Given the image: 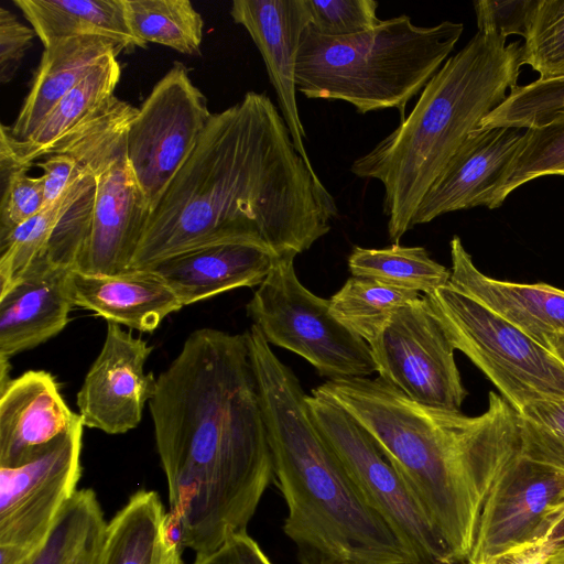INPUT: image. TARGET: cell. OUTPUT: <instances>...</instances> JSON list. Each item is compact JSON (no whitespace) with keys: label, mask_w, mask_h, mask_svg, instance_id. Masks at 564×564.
<instances>
[{"label":"cell","mask_w":564,"mask_h":564,"mask_svg":"<svg viewBox=\"0 0 564 564\" xmlns=\"http://www.w3.org/2000/svg\"><path fill=\"white\" fill-rule=\"evenodd\" d=\"M43 45L66 37L99 36L123 51L147 45L132 33L123 0H13Z\"/></svg>","instance_id":"cb8c5ba5"},{"label":"cell","mask_w":564,"mask_h":564,"mask_svg":"<svg viewBox=\"0 0 564 564\" xmlns=\"http://www.w3.org/2000/svg\"><path fill=\"white\" fill-rule=\"evenodd\" d=\"M165 512L156 491L131 495L106 523L98 564H184L164 541Z\"/></svg>","instance_id":"d4e9b609"},{"label":"cell","mask_w":564,"mask_h":564,"mask_svg":"<svg viewBox=\"0 0 564 564\" xmlns=\"http://www.w3.org/2000/svg\"><path fill=\"white\" fill-rule=\"evenodd\" d=\"M104 519L96 492L77 490L66 503L30 564H70L94 525Z\"/></svg>","instance_id":"1f68e13d"},{"label":"cell","mask_w":564,"mask_h":564,"mask_svg":"<svg viewBox=\"0 0 564 564\" xmlns=\"http://www.w3.org/2000/svg\"><path fill=\"white\" fill-rule=\"evenodd\" d=\"M192 564H273L259 544L247 533L232 535L218 549L197 554Z\"/></svg>","instance_id":"ab89813d"},{"label":"cell","mask_w":564,"mask_h":564,"mask_svg":"<svg viewBox=\"0 0 564 564\" xmlns=\"http://www.w3.org/2000/svg\"><path fill=\"white\" fill-rule=\"evenodd\" d=\"M549 549L544 540L516 547L487 564H547Z\"/></svg>","instance_id":"b9f144b4"},{"label":"cell","mask_w":564,"mask_h":564,"mask_svg":"<svg viewBox=\"0 0 564 564\" xmlns=\"http://www.w3.org/2000/svg\"><path fill=\"white\" fill-rule=\"evenodd\" d=\"M213 113L188 69L174 63L154 85L127 137V158L151 213L191 156Z\"/></svg>","instance_id":"30bf717a"},{"label":"cell","mask_w":564,"mask_h":564,"mask_svg":"<svg viewBox=\"0 0 564 564\" xmlns=\"http://www.w3.org/2000/svg\"><path fill=\"white\" fill-rule=\"evenodd\" d=\"M87 173L88 170L61 198L45 206L0 240V294L15 284L36 260L45 257L54 229Z\"/></svg>","instance_id":"f1b7e54d"},{"label":"cell","mask_w":564,"mask_h":564,"mask_svg":"<svg viewBox=\"0 0 564 564\" xmlns=\"http://www.w3.org/2000/svg\"><path fill=\"white\" fill-rule=\"evenodd\" d=\"M129 26L147 45L155 43L181 54L197 55L204 21L188 0H123Z\"/></svg>","instance_id":"83f0119b"},{"label":"cell","mask_w":564,"mask_h":564,"mask_svg":"<svg viewBox=\"0 0 564 564\" xmlns=\"http://www.w3.org/2000/svg\"><path fill=\"white\" fill-rule=\"evenodd\" d=\"M29 170L0 158V240L45 207L42 180Z\"/></svg>","instance_id":"e575fe53"},{"label":"cell","mask_w":564,"mask_h":564,"mask_svg":"<svg viewBox=\"0 0 564 564\" xmlns=\"http://www.w3.org/2000/svg\"><path fill=\"white\" fill-rule=\"evenodd\" d=\"M149 406L186 549L205 554L247 532L274 469L246 334L192 332Z\"/></svg>","instance_id":"7a4b0ae2"},{"label":"cell","mask_w":564,"mask_h":564,"mask_svg":"<svg viewBox=\"0 0 564 564\" xmlns=\"http://www.w3.org/2000/svg\"><path fill=\"white\" fill-rule=\"evenodd\" d=\"M83 427L80 420L22 466L0 467V545L41 547L78 490Z\"/></svg>","instance_id":"7c38bea8"},{"label":"cell","mask_w":564,"mask_h":564,"mask_svg":"<svg viewBox=\"0 0 564 564\" xmlns=\"http://www.w3.org/2000/svg\"><path fill=\"white\" fill-rule=\"evenodd\" d=\"M564 117V76L517 86L479 123L480 128H541Z\"/></svg>","instance_id":"4dcf8cb0"},{"label":"cell","mask_w":564,"mask_h":564,"mask_svg":"<svg viewBox=\"0 0 564 564\" xmlns=\"http://www.w3.org/2000/svg\"><path fill=\"white\" fill-rule=\"evenodd\" d=\"M70 271L43 257L0 294V359L9 360L64 329L74 306Z\"/></svg>","instance_id":"d6986e66"},{"label":"cell","mask_w":564,"mask_h":564,"mask_svg":"<svg viewBox=\"0 0 564 564\" xmlns=\"http://www.w3.org/2000/svg\"><path fill=\"white\" fill-rule=\"evenodd\" d=\"M35 31L9 10L0 8V82L7 84L15 76Z\"/></svg>","instance_id":"74e56055"},{"label":"cell","mask_w":564,"mask_h":564,"mask_svg":"<svg viewBox=\"0 0 564 564\" xmlns=\"http://www.w3.org/2000/svg\"><path fill=\"white\" fill-rule=\"evenodd\" d=\"M352 276L369 278L427 295L449 282L451 270L433 260L423 247L392 243L386 248L355 247L348 258Z\"/></svg>","instance_id":"484cf974"},{"label":"cell","mask_w":564,"mask_h":564,"mask_svg":"<svg viewBox=\"0 0 564 564\" xmlns=\"http://www.w3.org/2000/svg\"><path fill=\"white\" fill-rule=\"evenodd\" d=\"M517 412L521 456L564 475V399L536 401Z\"/></svg>","instance_id":"d6a6232c"},{"label":"cell","mask_w":564,"mask_h":564,"mask_svg":"<svg viewBox=\"0 0 564 564\" xmlns=\"http://www.w3.org/2000/svg\"><path fill=\"white\" fill-rule=\"evenodd\" d=\"M369 347L381 379L415 402L460 411L467 391L455 348L424 295L399 308Z\"/></svg>","instance_id":"8fae6325"},{"label":"cell","mask_w":564,"mask_h":564,"mask_svg":"<svg viewBox=\"0 0 564 564\" xmlns=\"http://www.w3.org/2000/svg\"><path fill=\"white\" fill-rule=\"evenodd\" d=\"M163 538L169 549L177 556L182 557L185 544V530L181 517L169 510L163 519Z\"/></svg>","instance_id":"ee69618b"},{"label":"cell","mask_w":564,"mask_h":564,"mask_svg":"<svg viewBox=\"0 0 564 564\" xmlns=\"http://www.w3.org/2000/svg\"><path fill=\"white\" fill-rule=\"evenodd\" d=\"M451 247L448 285L547 348L552 335L564 333V290L545 283H517L482 273L458 236Z\"/></svg>","instance_id":"ac0fdd59"},{"label":"cell","mask_w":564,"mask_h":564,"mask_svg":"<svg viewBox=\"0 0 564 564\" xmlns=\"http://www.w3.org/2000/svg\"><path fill=\"white\" fill-rule=\"evenodd\" d=\"M334 197L297 152L265 93L213 113L195 150L150 214L131 269L224 241L276 256L310 249L337 217Z\"/></svg>","instance_id":"6da1fadb"},{"label":"cell","mask_w":564,"mask_h":564,"mask_svg":"<svg viewBox=\"0 0 564 564\" xmlns=\"http://www.w3.org/2000/svg\"><path fill=\"white\" fill-rule=\"evenodd\" d=\"M310 415L367 503L391 528L415 564H456L444 540L369 432L334 401L306 397Z\"/></svg>","instance_id":"9c48e42d"},{"label":"cell","mask_w":564,"mask_h":564,"mask_svg":"<svg viewBox=\"0 0 564 564\" xmlns=\"http://www.w3.org/2000/svg\"><path fill=\"white\" fill-rule=\"evenodd\" d=\"M539 0H477L474 2L478 32L525 37Z\"/></svg>","instance_id":"8d00e7d4"},{"label":"cell","mask_w":564,"mask_h":564,"mask_svg":"<svg viewBox=\"0 0 564 564\" xmlns=\"http://www.w3.org/2000/svg\"><path fill=\"white\" fill-rule=\"evenodd\" d=\"M420 296L415 291L352 276L332 296L329 306L343 326L369 344L399 308Z\"/></svg>","instance_id":"4316f807"},{"label":"cell","mask_w":564,"mask_h":564,"mask_svg":"<svg viewBox=\"0 0 564 564\" xmlns=\"http://www.w3.org/2000/svg\"><path fill=\"white\" fill-rule=\"evenodd\" d=\"M424 297L454 348L516 411L564 399V366L547 348L448 284Z\"/></svg>","instance_id":"52a82bcc"},{"label":"cell","mask_w":564,"mask_h":564,"mask_svg":"<svg viewBox=\"0 0 564 564\" xmlns=\"http://www.w3.org/2000/svg\"><path fill=\"white\" fill-rule=\"evenodd\" d=\"M80 420L50 372L29 370L11 379L0 388V467L29 463Z\"/></svg>","instance_id":"e0dca14e"},{"label":"cell","mask_w":564,"mask_h":564,"mask_svg":"<svg viewBox=\"0 0 564 564\" xmlns=\"http://www.w3.org/2000/svg\"><path fill=\"white\" fill-rule=\"evenodd\" d=\"M276 257L258 242L224 241L173 256L148 270L186 306L229 290L260 285Z\"/></svg>","instance_id":"ffe728a7"},{"label":"cell","mask_w":564,"mask_h":564,"mask_svg":"<svg viewBox=\"0 0 564 564\" xmlns=\"http://www.w3.org/2000/svg\"><path fill=\"white\" fill-rule=\"evenodd\" d=\"M550 175L564 176V117L524 131L523 144L509 165L490 209L501 206L519 186Z\"/></svg>","instance_id":"f546056e"},{"label":"cell","mask_w":564,"mask_h":564,"mask_svg":"<svg viewBox=\"0 0 564 564\" xmlns=\"http://www.w3.org/2000/svg\"><path fill=\"white\" fill-rule=\"evenodd\" d=\"M106 520L97 522L70 564H98Z\"/></svg>","instance_id":"7bdbcfd3"},{"label":"cell","mask_w":564,"mask_h":564,"mask_svg":"<svg viewBox=\"0 0 564 564\" xmlns=\"http://www.w3.org/2000/svg\"><path fill=\"white\" fill-rule=\"evenodd\" d=\"M70 299L108 322L152 333L183 305L169 285L151 270L120 274L69 273Z\"/></svg>","instance_id":"44dd1931"},{"label":"cell","mask_w":564,"mask_h":564,"mask_svg":"<svg viewBox=\"0 0 564 564\" xmlns=\"http://www.w3.org/2000/svg\"><path fill=\"white\" fill-rule=\"evenodd\" d=\"M245 334L288 506L283 529L301 564H415L317 430L294 372L254 324Z\"/></svg>","instance_id":"277c9868"},{"label":"cell","mask_w":564,"mask_h":564,"mask_svg":"<svg viewBox=\"0 0 564 564\" xmlns=\"http://www.w3.org/2000/svg\"><path fill=\"white\" fill-rule=\"evenodd\" d=\"M463 23L419 26L406 14L344 37L323 36L310 25L296 56V89L308 99L341 100L359 115L397 109L408 102L446 62Z\"/></svg>","instance_id":"8992f818"},{"label":"cell","mask_w":564,"mask_h":564,"mask_svg":"<svg viewBox=\"0 0 564 564\" xmlns=\"http://www.w3.org/2000/svg\"><path fill=\"white\" fill-rule=\"evenodd\" d=\"M313 393L369 432L455 563L467 561L487 496L521 455L518 412L494 391L477 416L427 406L380 377L327 380Z\"/></svg>","instance_id":"3957f363"},{"label":"cell","mask_w":564,"mask_h":564,"mask_svg":"<svg viewBox=\"0 0 564 564\" xmlns=\"http://www.w3.org/2000/svg\"><path fill=\"white\" fill-rule=\"evenodd\" d=\"M151 351L145 340L107 323L101 350L77 393L84 426L123 434L139 425L144 404L156 390L158 378L144 372Z\"/></svg>","instance_id":"5bb4252c"},{"label":"cell","mask_w":564,"mask_h":564,"mask_svg":"<svg viewBox=\"0 0 564 564\" xmlns=\"http://www.w3.org/2000/svg\"><path fill=\"white\" fill-rule=\"evenodd\" d=\"M523 138L524 131L513 127L473 130L423 198L413 227L451 212L490 208Z\"/></svg>","instance_id":"9a60e30c"},{"label":"cell","mask_w":564,"mask_h":564,"mask_svg":"<svg viewBox=\"0 0 564 564\" xmlns=\"http://www.w3.org/2000/svg\"><path fill=\"white\" fill-rule=\"evenodd\" d=\"M522 64L539 79L564 76V0H539L522 45Z\"/></svg>","instance_id":"836d02e7"},{"label":"cell","mask_w":564,"mask_h":564,"mask_svg":"<svg viewBox=\"0 0 564 564\" xmlns=\"http://www.w3.org/2000/svg\"><path fill=\"white\" fill-rule=\"evenodd\" d=\"M522 45L477 32L425 85L412 111L350 172L383 187V214L393 243L413 228L416 212L468 134L514 89Z\"/></svg>","instance_id":"5b68a950"},{"label":"cell","mask_w":564,"mask_h":564,"mask_svg":"<svg viewBox=\"0 0 564 564\" xmlns=\"http://www.w3.org/2000/svg\"><path fill=\"white\" fill-rule=\"evenodd\" d=\"M36 165L43 171L40 177L45 206L61 198L86 171L74 158L67 154H51L45 161L39 162Z\"/></svg>","instance_id":"f35d334b"},{"label":"cell","mask_w":564,"mask_h":564,"mask_svg":"<svg viewBox=\"0 0 564 564\" xmlns=\"http://www.w3.org/2000/svg\"><path fill=\"white\" fill-rule=\"evenodd\" d=\"M563 499L564 475L520 455L487 496L466 563L487 564L540 541L547 519Z\"/></svg>","instance_id":"4fadbf2b"},{"label":"cell","mask_w":564,"mask_h":564,"mask_svg":"<svg viewBox=\"0 0 564 564\" xmlns=\"http://www.w3.org/2000/svg\"><path fill=\"white\" fill-rule=\"evenodd\" d=\"M123 50L99 36L55 40L44 46L31 88L12 126H7L17 141L26 139L55 105L77 86L106 57Z\"/></svg>","instance_id":"7402d4cb"},{"label":"cell","mask_w":564,"mask_h":564,"mask_svg":"<svg viewBox=\"0 0 564 564\" xmlns=\"http://www.w3.org/2000/svg\"><path fill=\"white\" fill-rule=\"evenodd\" d=\"M541 540L549 549L547 564H564V499L547 519Z\"/></svg>","instance_id":"60d3db41"},{"label":"cell","mask_w":564,"mask_h":564,"mask_svg":"<svg viewBox=\"0 0 564 564\" xmlns=\"http://www.w3.org/2000/svg\"><path fill=\"white\" fill-rule=\"evenodd\" d=\"M230 15L247 30L259 50L293 143L314 169L304 144L306 132L300 118L295 84L297 51L310 25L305 0H235Z\"/></svg>","instance_id":"2e32d148"},{"label":"cell","mask_w":564,"mask_h":564,"mask_svg":"<svg viewBox=\"0 0 564 564\" xmlns=\"http://www.w3.org/2000/svg\"><path fill=\"white\" fill-rule=\"evenodd\" d=\"M121 67L116 55L106 57L47 113L26 139L17 141L1 124L0 158L31 166L58 139L98 111L112 96Z\"/></svg>","instance_id":"603a6c76"},{"label":"cell","mask_w":564,"mask_h":564,"mask_svg":"<svg viewBox=\"0 0 564 564\" xmlns=\"http://www.w3.org/2000/svg\"><path fill=\"white\" fill-rule=\"evenodd\" d=\"M295 257L285 253L275 258L247 304L248 316L269 344L297 354L329 380L377 372L369 344L333 316L329 300L300 282Z\"/></svg>","instance_id":"ba28073f"},{"label":"cell","mask_w":564,"mask_h":564,"mask_svg":"<svg viewBox=\"0 0 564 564\" xmlns=\"http://www.w3.org/2000/svg\"><path fill=\"white\" fill-rule=\"evenodd\" d=\"M547 349L564 366V333L552 335L547 339Z\"/></svg>","instance_id":"f6af8a7d"},{"label":"cell","mask_w":564,"mask_h":564,"mask_svg":"<svg viewBox=\"0 0 564 564\" xmlns=\"http://www.w3.org/2000/svg\"><path fill=\"white\" fill-rule=\"evenodd\" d=\"M310 26L323 36L344 37L373 29L379 22L375 0H305Z\"/></svg>","instance_id":"d590c367"}]
</instances>
